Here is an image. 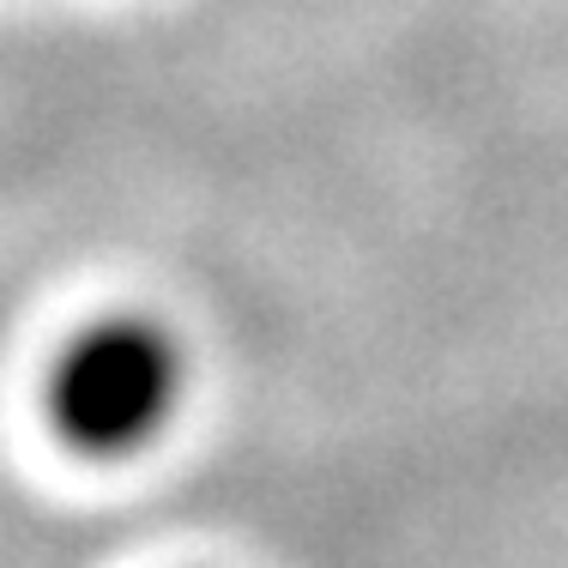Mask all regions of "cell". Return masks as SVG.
I'll use <instances>...</instances> for the list:
<instances>
[{
	"label": "cell",
	"instance_id": "cell-1",
	"mask_svg": "<svg viewBox=\"0 0 568 568\" xmlns=\"http://www.w3.org/2000/svg\"><path fill=\"white\" fill-rule=\"evenodd\" d=\"M187 394V351L158 315H103L49 363L43 412L67 454L133 459L175 424Z\"/></svg>",
	"mask_w": 568,
	"mask_h": 568
}]
</instances>
